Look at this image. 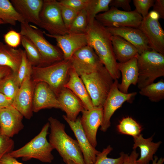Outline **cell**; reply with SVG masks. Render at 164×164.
Instances as JSON below:
<instances>
[{
	"label": "cell",
	"instance_id": "obj_32",
	"mask_svg": "<svg viewBox=\"0 0 164 164\" xmlns=\"http://www.w3.org/2000/svg\"><path fill=\"white\" fill-rule=\"evenodd\" d=\"M118 132L121 134L131 136L133 137L140 134L142 130V126L132 118H124L117 126Z\"/></svg>",
	"mask_w": 164,
	"mask_h": 164
},
{
	"label": "cell",
	"instance_id": "obj_46",
	"mask_svg": "<svg viewBox=\"0 0 164 164\" xmlns=\"http://www.w3.org/2000/svg\"><path fill=\"white\" fill-rule=\"evenodd\" d=\"M12 72L11 69L7 67L0 66V80Z\"/></svg>",
	"mask_w": 164,
	"mask_h": 164
},
{
	"label": "cell",
	"instance_id": "obj_41",
	"mask_svg": "<svg viewBox=\"0 0 164 164\" xmlns=\"http://www.w3.org/2000/svg\"><path fill=\"white\" fill-rule=\"evenodd\" d=\"M131 0H111L109 6L118 9L121 8L124 11L129 12L131 11V8L130 5Z\"/></svg>",
	"mask_w": 164,
	"mask_h": 164
},
{
	"label": "cell",
	"instance_id": "obj_10",
	"mask_svg": "<svg viewBox=\"0 0 164 164\" xmlns=\"http://www.w3.org/2000/svg\"><path fill=\"white\" fill-rule=\"evenodd\" d=\"M118 80H114L103 105V118L100 130L104 132L110 126V119L115 112L137 94L136 92L125 94L121 92L118 88Z\"/></svg>",
	"mask_w": 164,
	"mask_h": 164
},
{
	"label": "cell",
	"instance_id": "obj_34",
	"mask_svg": "<svg viewBox=\"0 0 164 164\" xmlns=\"http://www.w3.org/2000/svg\"><path fill=\"white\" fill-rule=\"evenodd\" d=\"M112 150L113 148L110 145L104 149L97 155L94 164H122L125 154L124 152H121L120 157L118 158H112L107 157Z\"/></svg>",
	"mask_w": 164,
	"mask_h": 164
},
{
	"label": "cell",
	"instance_id": "obj_11",
	"mask_svg": "<svg viewBox=\"0 0 164 164\" xmlns=\"http://www.w3.org/2000/svg\"><path fill=\"white\" fill-rule=\"evenodd\" d=\"M70 60L72 67L78 75L92 72L104 66L94 49L88 45L75 52Z\"/></svg>",
	"mask_w": 164,
	"mask_h": 164
},
{
	"label": "cell",
	"instance_id": "obj_15",
	"mask_svg": "<svg viewBox=\"0 0 164 164\" xmlns=\"http://www.w3.org/2000/svg\"><path fill=\"white\" fill-rule=\"evenodd\" d=\"M81 113L80 118L82 127L90 142L95 148L97 145V130L103 120V107H94L89 110L84 109Z\"/></svg>",
	"mask_w": 164,
	"mask_h": 164
},
{
	"label": "cell",
	"instance_id": "obj_33",
	"mask_svg": "<svg viewBox=\"0 0 164 164\" xmlns=\"http://www.w3.org/2000/svg\"><path fill=\"white\" fill-rule=\"evenodd\" d=\"M88 25L87 14L84 9L79 12L68 29V33H85Z\"/></svg>",
	"mask_w": 164,
	"mask_h": 164
},
{
	"label": "cell",
	"instance_id": "obj_4",
	"mask_svg": "<svg viewBox=\"0 0 164 164\" xmlns=\"http://www.w3.org/2000/svg\"><path fill=\"white\" fill-rule=\"evenodd\" d=\"M71 67L70 60L64 59L46 66L32 67L31 79L35 84L41 82L47 84L57 96L68 79Z\"/></svg>",
	"mask_w": 164,
	"mask_h": 164
},
{
	"label": "cell",
	"instance_id": "obj_24",
	"mask_svg": "<svg viewBox=\"0 0 164 164\" xmlns=\"http://www.w3.org/2000/svg\"><path fill=\"white\" fill-rule=\"evenodd\" d=\"M133 138V149L138 147L140 150V157L137 160L138 164H148L153 160V155L155 154L162 142H154L152 141L153 136L145 138L141 134Z\"/></svg>",
	"mask_w": 164,
	"mask_h": 164
},
{
	"label": "cell",
	"instance_id": "obj_21",
	"mask_svg": "<svg viewBox=\"0 0 164 164\" xmlns=\"http://www.w3.org/2000/svg\"><path fill=\"white\" fill-rule=\"evenodd\" d=\"M10 1L25 22L28 23L31 22L39 26V15L43 0H11Z\"/></svg>",
	"mask_w": 164,
	"mask_h": 164
},
{
	"label": "cell",
	"instance_id": "obj_12",
	"mask_svg": "<svg viewBox=\"0 0 164 164\" xmlns=\"http://www.w3.org/2000/svg\"><path fill=\"white\" fill-rule=\"evenodd\" d=\"M31 74L27 75L21 83L13 99L12 106L25 118L30 119L33 115L32 102L35 84Z\"/></svg>",
	"mask_w": 164,
	"mask_h": 164
},
{
	"label": "cell",
	"instance_id": "obj_25",
	"mask_svg": "<svg viewBox=\"0 0 164 164\" xmlns=\"http://www.w3.org/2000/svg\"><path fill=\"white\" fill-rule=\"evenodd\" d=\"M113 52L118 63L125 62L138 54L137 48L122 38L117 36H111Z\"/></svg>",
	"mask_w": 164,
	"mask_h": 164
},
{
	"label": "cell",
	"instance_id": "obj_43",
	"mask_svg": "<svg viewBox=\"0 0 164 164\" xmlns=\"http://www.w3.org/2000/svg\"><path fill=\"white\" fill-rule=\"evenodd\" d=\"M153 11L158 13L160 18L164 19V0H155L153 5Z\"/></svg>",
	"mask_w": 164,
	"mask_h": 164
},
{
	"label": "cell",
	"instance_id": "obj_19",
	"mask_svg": "<svg viewBox=\"0 0 164 164\" xmlns=\"http://www.w3.org/2000/svg\"><path fill=\"white\" fill-rule=\"evenodd\" d=\"M105 28L111 35L119 36L132 44L137 49L139 54L151 50L145 36L138 28L128 27Z\"/></svg>",
	"mask_w": 164,
	"mask_h": 164
},
{
	"label": "cell",
	"instance_id": "obj_22",
	"mask_svg": "<svg viewBox=\"0 0 164 164\" xmlns=\"http://www.w3.org/2000/svg\"><path fill=\"white\" fill-rule=\"evenodd\" d=\"M137 56L125 63H117L118 68L121 73L122 77L121 82L118 83V87L120 91L124 93H128L131 85L137 84L138 76Z\"/></svg>",
	"mask_w": 164,
	"mask_h": 164
},
{
	"label": "cell",
	"instance_id": "obj_6",
	"mask_svg": "<svg viewBox=\"0 0 164 164\" xmlns=\"http://www.w3.org/2000/svg\"><path fill=\"white\" fill-rule=\"evenodd\" d=\"M138 76L137 83L141 89L154 83L164 76V55L151 50L137 57Z\"/></svg>",
	"mask_w": 164,
	"mask_h": 164
},
{
	"label": "cell",
	"instance_id": "obj_48",
	"mask_svg": "<svg viewBox=\"0 0 164 164\" xmlns=\"http://www.w3.org/2000/svg\"><path fill=\"white\" fill-rule=\"evenodd\" d=\"M66 164H77L73 161L70 160L67 161L66 163Z\"/></svg>",
	"mask_w": 164,
	"mask_h": 164
},
{
	"label": "cell",
	"instance_id": "obj_42",
	"mask_svg": "<svg viewBox=\"0 0 164 164\" xmlns=\"http://www.w3.org/2000/svg\"><path fill=\"white\" fill-rule=\"evenodd\" d=\"M138 155L136 149H133L129 155L125 153L122 164H138Z\"/></svg>",
	"mask_w": 164,
	"mask_h": 164
},
{
	"label": "cell",
	"instance_id": "obj_13",
	"mask_svg": "<svg viewBox=\"0 0 164 164\" xmlns=\"http://www.w3.org/2000/svg\"><path fill=\"white\" fill-rule=\"evenodd\" d=\"M159 19L148 14L143 18L138 29L145 36L150 48L164 55V31Z\"/></svg>",
	"mask_w": 164,
	"mask_h": 164
},
{
	"label": "cell",
	"instance_id": "obj_31",
	"mask_svg": "<svg viewBox=\"0 0 164 164\" xmlns=\"http://www.w3.org/2000/svg\"><path fill=\"white\" fill-rule=\"evenodd\" d=\"M111 0H89L85 8L87 14L88 24L95 19L96 16L101 12H105L109 9Z\"/></svg>",
	"mask_w": 164,
	"mask_h": 164
},
{
	"label": "cell",
	"instance_id": "obj_49",
	"mask_svg": "<svg viewBox=\"0 0 164 164\" xmlns=\"http://www.w3.org/2000/svg\"><path fill=\"white\" fill-rule=\"evenodd\" d=\"M4 22L1 20H0V25L4 24Z\"/></svg>",
	"mask_w": 164,
	"mask_h": 164
},
{
	"label": "cell",
	"instance_id": "obj_29",
	"mask_svg": "<svg viewBox=\"0 0 164 164\" xmlns=\"http://www.w3.org/2000/svg\"><path fill=\"white\" fill-rule=\"evenodd\" d=\"M21 43L32 66H43V62L41 55L32 41L27 37L22 35Z\"/></svg>",
	"mask_w": 164,
	"mask_h": 164
},
{
	"label": "cell",
	"instance_id": "obj_28",
	"mask_svg": "<svg viewBox=\"0 0 164 164\" xmlns=\"http://www.w3.org/2000/svg\"><path fill=\"white\" fill-rule=\"evenodd\" d=\"M20 86L17 73L12 72L0 80V93L13 100Z\"/></svg>",
	"mask_w": 164,
	"mask_h": 164
},
{
	"label": "cell",
	"instance_id": "obj_20",
	"mask_svg": "<svg viewBox=\"0 0 164 164\" xmlns=\"http://www.w3.org/2000/svg\"><path fill=\"white\" fill-rule=\"evenodd\" d=\"M57 97L61 110L66 114L70 120L74 121L79 113L84 108L80 100L70 89L64 87L60 91Z\"/></svg>",
	"mask_w": 164,
	"mask_h": 164
},
{
	"label": "cell",
	"instance_id": "obj_14",
	"mask_svg": "<svg viewBox=\"0 0 164 164\" xmlns=\"http://www.w3.org/2000/svg\"><path fill=\"white\" fill-rule=\"evenodd\" d=\"M44 35L55 39L64 60H69L77 50L88 45L86 33H68L63 35H51L45 31Z\"/></svg>",
	"mask_w": 164,
	"mask_h": 164
},
{
	"label": "cell",
	"instance_id": "obj_26",
	"mask_svg": "<svg viewBox=\"0 0 164 164\" xmlns=\"http://www.w3.org/2000/svg\"><path fill=\"white\" fill-rule=\"evenodd\" d=\"M23 50L16 49L0 43V66L9 68L17 73L21 64Z\"/></svg>",
	"mask_w": 164,
	"mask_h": 164
},
{
	"label": "cell",
	"instance_id": "obj_1",
	"mask_svg": "<svg viewBox=\"0 0 164 164\" xmlns=\"http://www.w3.org/2000/svg\"><path fill=\"white\" fill-rule=\"evenodd\" d=\"M86 33L87 45L94 49L113 79H118L121 74L113 50L111 34L95 19L88 24Z\"/></svg>",
	"mask_w": 164,
	"mask_h": 164
},
{
	"label": "cell",
	"instance_id": "obj_30",
	"mask_svg": "<svg viewBox=\"0 0 164 164\" xmlns=\"http://www.w3.org/2000/svg\"><path fill=\"white\" fill-rule=\"evenodd\" d=\"M140 94L146 96L151 101L158 102L164 99V81L160 80L140 89Z\"/></svg>",
	"mask_w": 164,
	"mask_h": 164
},
{
	"label": "cell",
	"instance_id": "obj_40",
	"mask_svg": "<svg viewBox=\"0 0 164 164\" xmlns=\"http://www.w3.org/2000/svg\"><path fill=\"white\" fill-rule=\"evenodd\" d=\"M89 0H60V3L74 10L80 11L85 9Z\"/></svg>",
	"mask_w": 164,
	"mask_h": 164
},
{
	"label": "cell",
	"instance_id": "obj_17",
	"mask_svg": "<svg viewBox=\"0 0 164 164\" xmlns=\"http://www.w3.org/2000/svg\"><path fill=\"white\" fill-rule=\"evenodd\" d=\"M53 108L61 109L54 91L45 82L35 84L32 102L33 112H37L43 109Z\"/></svg>",
	"mask_w": 164,
	"mask_h": 164
},
{
	"label": "cell",
	"instance_id": "obj_39",
	"mask_svg": "<svg viewBox=\"0 0 164 164\" xmlns=\"http://www.w3.org/2000/svg\"><path fill=\"white\" fill-rule=\"evenodd\" d=\"M14 142L11 138L0 133V160L5 154L13 150Z\"/></svg>",
	"mask_w": 164,
	"mask_h": 164
},
{
	"label": "cell",
	"instance_id": "obj_27",
	"mask_svg": "<svg viewBox=\"0 0 164 164\" xmlns=\"http://www.w3.org/2000/svg\"><path fill=\"white\" fill-rule=\"evenodd\" d=\"M0 20L4 23L13 26H15L17 22L20 23L25 22L9 0H0Z\"/></svg>",
	"mask_w": 164,
	"mask_h": 164
},
{
	"label": "cell",
	"instance_id": "obj_3",
	"mask_svg": "<svg viewBox=\"0 0 164 164\" xmlns=\"http://www.w3.org/2000/svg\"><path fill=\"white\" fill-rule=\"evenodd\" d=\"M49 128L48 122L43 126L39 133L29 142L9 154L16 159L21 158L23 161L34 159L43 162L51 163L54 159L52 154L54 149L47 139Z\"/></svg>",
	"mask_w": 164,
	"mask_h": 164
},
{
	"label": "cell",
	"instance_id": "obj_9",
	"mask_svg": "<svg viewBox=\"0 0 164 164\" xmlns=\"http://www.w3.org/2000/svg\"><path fill=\"white\" fill-rule=\"evenodd\" d=\"M143 17L135 10L129 12L111 7L105 12L97 15L95 19L105 27H128L138 28Z\"/></svg>",
	"mask_w": 164,
	"mask_h": 164
},
{
	"label": "cell",
	"instance_id": "obj_45",
	"mask_svg": "<svg viewBox=\"0 0 164 164\" xmlns=\"http://www.w3.org/2000/svg\"><path fill=\"white\" fill-rule=\"evenodd\" d=\"M0 164H24L18 161L9 154H5L0 160Z\"/></svg>",
	"mask_w": 164,
	"mask_h": 164
},
{
	"label": "cell",
	"instance_id": "obj_5",
	"mask_svg": "<svg viewBox=\"0 0 164 164\" xmlns=\"http://www.w3.org/2000/svg\"><path fill=\"white\" fill-rule=\"evenodd\" d=\"M84 83L94 107H103L114 80L104 66L92 72L79 75Z\"/></svg>",
	"mask_w": 164,
	"mask_h": 164
},
{
	"label": "cell",
	"instance_id": "obj_47",
	"mask_svg": "<svg viewBox=\"0 0 164 164\" xmlns=\"http://www.w3.org/2000/svg\"><path fill=\"white\" fill-rule=\"evenodd\" d=\"M152 161V164H163L164 162V158L161 157L159 159L157 156L155 155Z\"/></svg>",
	"mask_w": 164,
	"mask_h": 164
},
{
	"label": "cell",
	"instance_id": "obj_8",
	"mask_svg": "<svg viewBox=\"0 0 164 164\" xmlns=\"http://www.w3.org/2000/svg\"><path fill=\"white\" fill-rule=\"evenodd\" d=\"M39 27L53 35H63L68 33L63 22L58 1L44 0L39 15Z\"/></svg>",
	"mask_w": 164,
	"mask_h": 164
},
{
	"label": "cell",
	"instance_id": "obj_37",
	"mask_svg": "<svg viewBox=\"0 0 164 164\" xmlns=\"http://www.w3.org/2000/svg\"><path fill=\"white\" fill-rule=\"evenodd\" d=\"M154 0H133V4L138 13L143 18L148 15L150 8L153 6Z\"/></svg>",
	"mask_w": 164,
	"mask_h": 164
},
{
	"label": "cell",
	"instance_id": "obj_50",
	"mask_svg": "<svg viewBox=\"0 0 164 164\" xmlns=\"http://www.w3.org/2000/svg\"></svg>",
	"mask_w": 164,
	"mask_h": 164
},
{
	"label": "cell",
	"instance_id": "obj_38",
	"mask_svg": "<svg viewBox=\"0 0 164 164\" xmlns=\"http://www.w3.org/2000/svg\"><path fill=\"white\" fill-rule=\"evenodd\" d=\"M22 35L20 32L11 30L4 36L5 42L8 46L15 48L21 43Z\"/></svg>",
	"mask_w": 164,
	"mask_h": 164
},
{
	"label": "cell",
	"instance_id": "obj_35",
	"mask_svg": "<svg viewBox=\"0 0 164 164\" xmlns=\"http://www.w3.org/2000/svg\"><path fill=\"white\" fill-rule=\"evenodd\" d=\"M32 67L27 57L25 50H23L21 62L17 73L20 85L27 75L32 74Z\"/></svg>",
	"mask_w": 164,
	"mask_h": 164
},
{
	"label": "cell",
	"instance_id": "obj_2",
	"mask_svg": "<svg viewBox=\"0 0 164 164\" xmlns=\"http://www.w3.org/2000/svg\"><path fill=\"white\" fill-rule=\"evenodd\" d=\"M48 120L50 128L49 142L64 162L70 160L77 164H85L77 140L66 133L65 125L52 117Z\"/></svg>",
	"mask_w": 164,
	"mask_h": 164
},
{
	"label": "cell",
	"instance_id": "obj_44",
	"mask_svg": "<svg viewBox=\"0 0 164 164\" xmlns=\"http://www.w3.org/2000/svg\"><path fill=\"white\" fill-rule=\"evenodd\" d=\"M13 100L0 93V109L12 106Z\"/></svg>",
	"mask_w": 164,
	"mask_h": 164
},
{
	"label": "cell",
	"instance_id": "obj_16",
	"mask_svg": "<svg viewBox=\"0 0 164 164\" xmlns=\"http://www.w3.org/2000/svg\"><path fill=\"white\" fill-rule=\"evenodd\" d=\"M63 117L74 133L82 153L85 164H94L96 157L100 152L96 150L90 142L82 127L80 117L76 121H72L65 115Z\"/></svg>",
	"mask_w": 164,
	"mask_h": 164
},
{
	"label": "cell",
	"instance_id": "obj_36",
	"mask_svg": "<svg viewBox=\"0 0 164 164\" xmlns=\"http://www.w3.org/2000/svg\"><path fill=\"white\" fill-rule=\"evenodd\" d=\"M59 4L63 22L68 30L80 11L66 7L59 2Z\"/></svg>",
	"mask_w": 164,
	"mask_h": 164
},
{
	"label": "cell",
	"instance_id": "obj_7",
	"mask_svg": "<svg viewBox=\"0 0 164 164\" xmlns=\"http://www.w3.org/2000/svg\"><path fill=\"white\" fill-rule=\"evenodd\" d=\"M20 33L30 39L37 48L42 58L43 66L64 59L59 48L49 42L44 37L43 31L36 26L26 22L21 23Z\"/></svg>",
	"mask_w": 164,
	"mask_h": 164
},
{
	"label": "cell",
	"instance_id": "obj_18",
	"mask_svg": "<svg viewBox=\"0 0 164 164\" xmlns=\"http://www.w3.org/2000/svg\"><path fill=\"white\" fill-rule=\"evenodd\" d=\"M22 115L12 106L0 109V133L11 138L22 130Z\"/></svg>",
	"mask_w": 164,
	"mask_h": 164
},
{
	"label": "cell",
	"instance_id": "obj_23",
	"mask_svg": "<svg viewBox=\"0 0 164 164\" xmlns=\"http://www.w3.org/2000/svg\"><path fill=\"white\" fill-rule=\"evenodd\" d=\"M64 87L70 90L80 100L85 110H89L94 107L84 83L72 67L70 70L68 79Z\"/></svg>",
	"mask_w": 164,
	"mask_h": 164
}]
</instances>
